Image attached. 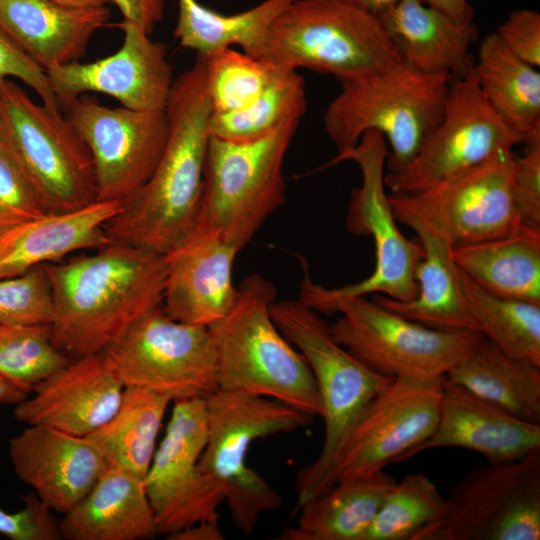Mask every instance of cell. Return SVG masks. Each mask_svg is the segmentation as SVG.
Masks as SVG:
<instances>
[{
    "label": "cell",
    "mask_w": 540,
    "mask_h": 540,
    "mask_svg": "<svg viewBox=\"0 0 540 540\" xmlns=\"http://www.w3.org/2000/svg\"><path fill=\"white\" fill-rule=\"evenodd\" d=\"M44 268L53 343L70 359L105 351L163 301L166 256L140 247L111 242Z\"/></svg>",
    "instance_id": "cell-1"
},
{
    "label": "cell",
    "mask_w": 540,
    "mask_h": 540,
    "mask_svg": "<svg viewBox=\"0 0 540 540\" xmlns=\"http://www.w3.org/2000/svg\"><path fill=\"white\" fill-rule=\"evenodd\" d=\"M165 112L168 136L153 174L105 225L112 242L163 255L195 228L199 213L213 112L201 57L174 79Z\"/></svg>",
    "instance_id": "cell-2"
},
{
    "label": "cell",
    "mask_w": 540,
    "mask_h": 540,
    "mask_svg": "<svg viewBox=\"0 0 540 540\" xmlns=\"http://www.w3.org/2000/svg\"><path fill=\"white\" fill-rule=\"evenodd\" d=\"M276 293L263 276L248 275L229 313L209 327L218 389L276 399L321 417L322 403L311 368L271 317Z\"/></svg>",
    "instance_id": "cell-3"
},
{
    "label": "cell",
    "mask_w": 540,
    "mask_h": 540,
    "mask_svg": "<svg viewBox=\"0 0 540 540\" xmlns=\"http://www.w3.org/2000/svg\"><path fill=\"white\" fill-rule=\"evenodd\" d=\"M450 76L420 73L403 62L356 79L341 81V91L323 117L338 155L351 150L368 131L390 145V173L406 167L439 125Z\"/></svg>",
    "instance_id": "cell-4"
},
{
    "label": "cell",
    "mask_w": 540,
    "mask_h": 540,
    "mask_svg": "<svg viewBox=\"0 0 540 540\" xmlns=\"http://www.w3.org/2000/svg\"><path fill=\"white\" fill-rule=\"evenodd\" d=\"M270 314L309 364L323 408L321 451L299 472L296 481L301 506L334 486L335 466L347 437L369 402L393 378L372 371L337 343L330 325L300 300H275Z\"/></svg>",
    "instance_id": "cell-5"
},
{
    "label": "cell",
    "mask_w": 540,
    "mask_h": 540,
    "mask_svg": "<svg viewBox=\"0 0 540 540\" xmlns=\"http://www.w3.org/2000/svg\"><path fill=\"white\" fill-rule=\"evenodd\" d=\"M258 58L274 69L305 68L339 82L402 62L379 15L358 0H294L271 24Z\"/></svg>",
    "instance_id": "cell-6"
},
{
    "label": "cell",
    "mask_w": 540,
    "mask_h": 540,
    "mask_svg": "<svg viewBox=\"0 0 540 540\" xmlns=\"http://www.w3.org/2000/svg\"><path fill=\"white\" fill-rule=\"evenodd\" d=\"M388 154L385 137L380 132L368 131L351 150L329 163L336 165L351 160L360 168L362 181L351 193L346 228L352 234L372 238L375 266L357 283L327 288L311 279L307 261L300 257L303 275L298 300L319 314L325 315L334 301L344 297L380 294L408 302L417 295L415 269L424 251L420 242L406 238L397 226L385 193L384 167Z\"/></svg>",
    "instance_id": "cell-7"
},
{
    "label": "cell",
    "mask_w": 540,
    "mask_h": 540,
    "mask_svg": "<svg viewBox=\"0 0 540 540\" xmlns=\"http://www.w3.org/2000/svg\"><path fill=\"white\" fill-rule=\"evenodd\" d=\"M206 411L208 434L200 469L224 489L233 524L249 535L262 513L282 505L280 494L247 465L251 444L295 432L314 417L276 399L219 389L206 398Z\"/></svg>",
    "instance_id": "cell-8"
},
{
    "label": "cell",
    "mask_w": 540,
    "mask_h": 540,
    "mask_svg": "<svg viewBox=\"0 0 540 540\" xmlns=\"http://www.w3.org/2000/svg\"><path fill=\"white\" fill-rule=\"evenodd\" d=\"M4 151L47 214L97 201L91 152L62 111L34 102L9 79H0Z\"/></svg>",
    "instance_id": "cell-9"
},
{
    "label": "cell",
    "mask_w": 540,
    "mask_h": 540,
    "mask_svg": "<svg viewBox=\"0 0 540 540\" xmlns=\"http://www.w3.org/2000/svg\"><path fill=\"white\" fill-rule=\"evenodd\" d=\"M302 117L248 141L210 137L196 226L218 231L239 250L286 202L283 163Z\"/></svg>",
    "instance_id": "cell-10"
},
{
    "label": "cell",
    "mask_w": 540,
    "mask_h": 540,
    "mask_svg": "<svg viewBox=\"0 0 540 540\" xmlns=\"http://www.w3.org/2000/svg\"><path fill=\"white\" fill-rule=\"evenodd\" d=\"M337 343L372 371L390 378L445 376L482 340L479 332L443 331L394 313L365 296L334 301L325 315Z\"/></svg>",
    "instance_id": "cell-11"
},
{
    "label": "cell",
    "mask_w": 540,
    "mask_h": 540,
    "mask_svg": "<svg viewBox=\"0 0 540 540\" xmlns=\"http://www.w3.org/2000/svg\"><path fill=\"white\" fill-rule=\"evenodd\" d=\"M516 157L505 150L480 165L425 190L388 195L397 221L421 226L453 247L516 233L512 197Z\"/></svg>",
    "instance_id": "cell-12"
},
{
    "label": "cell",
    "mask_w": 540,
    "mask_h": 540,
    "mask_svg": "<svg viewBox=\"0 0 540 540\" xmlns=\"http://www.w3.org/2000/svg\"><path fill=\"white\" fill-rule=\"evenodd\" d=\"M446 501V517L412 540H539L540 448L470 471Z\"/></svg>",
    "instance_id": "cell-13"
},
{
    "label": "cell",
    "mask_w": 540,
    "mask_h": 540,
    "mask_svg": "<svg viewBox=\"0 0 540 540\" xmlns=\"http://www.w3.org/2000/svg\"><path fill=\"white\" fill-rule=\"evenodd\" d=\"M105 352L125 387L146 389L171 402L206 399L218 390L210 328L175 320L162 304Z\"/></svg>",
    "instance_id": "cell-14"
},
{
    "label": "cell",
    "mask_w": 540,
    "mask_h": 540,
    "mask_svg": "<svg viewBox=\"0 0 540 540\" xmlns=\"http://www.w3.org/2000/svg\"><path fill=\"white\" fill-rule=\"evenodd\" d=\"M473 66L450 76L443 117L415 158L400 171L385 174V187L392 193L425 190L524 143L486 100Z\"/></svg>",
    "instance_id": "cell-15"
},
{
    "label": "cell",
    "mask_w": 540,
    "mask_h": 540,
    "mask_svg": "<svg viewBox=\"0 0 540 540\" xmlns=\"http://www.w3.org/2000/svg\"><path fill=\"white\" fill-rule=\"evenodd\" d=\"M164 437L144 477L159 535L218 521L224 489L199 466L207 442L206 399L173 402Z\"/></svg>",
    "instance_id": "cell-16"
},
{
    "label": "cell",
    "mask_w": 540,
    "mask_h": 540,
    "mask_svg": "<svg viewBox=\"0 0 540 540\" xmlns=\"http://www.w3.org/2000/svg\"><path fill=\"white\" fill-rule=\"evenodd\" d=\"M62 111L91 152L98 201L122 203L149 180L167 141L165 110L111 108L79 97Z\"/></svg>",
    "instance_id": "cell-17"
},
{
    "label": "cell",
    "mask_w": 540,
    "mask_h": 540,
    "mask_svg": "<svg viewBox=\"0 0 540 540\" xmlns=\"http://www.w3.org/2000/svg\"><path fill=\"white\" fill-rule=\"evenodd\" d=\"M443 379H391L347 437L335 466L334 485L397 463L428 439L438 423Z\"/></svg>",
    "instance_id": "cell-18"
},
{
    "label": "cell",
    "mask_w": 540,
    "mask_h": 540,
    "mask_svg": "<svg viewBox=\"0 0 540 540\" xmlns=\"http://www.w3.org/2000/svg\"><path fill=\"white\" fill-rule=\"evenodd\" d=\"M116 26L123 42L112 55L46 71L61 109L82 94L95 92L115 98L125 108L165 110L174 82L166 46L132 21L123 19Z\"/></svg>",
    "instance_id": "cell-19"
},
{
    "label": "cell",
    "mask_w": 540,
    "mask_h": 540,
    "mask_svg": "<svg viewBox=\"0 0 540 540\" xmlns=\"http://www.w3.org/2000/svg\"><path fill=\"white\" fill-rule=\"evenodd\" d=\"M125 386L105 351L71 359L15 405L14 418L88 437L116 412Z\"/></svg>",
    "instance_id": "cell-20"
},
{
    "label": "cell",
    "mask_w": 540,
    "mask_h": 540,
    "mask_svg": "<svg viewBox=\"0 0 540 540\" xmlns=\"http://www.w3.org/2000/svg\"><path fill=\"white\" fill-rule=\"evenodd\" d=\"M239 249L218 231L195 228L166 256L162 306L173 319L211 327L238 296L233 264Z\"/></svg>",
    "instance_id": "cell-21"
},
{
    "label": "cell",
    "mask_w": 540,
    "mask_h": 540,
    "mask_svg": "<svg viewBox=\"0 0 540 540\" xmlns=\"http://www.w3.org/2000/svg\"><path fill=\"white\" fill-rule=\"evenodd\" d=\"M17 478L52 512L68 513L92 489L107 460L89 438L28 425L9 440Z\"/></svg>",
    "instance_id": "cell-22"
},
{
    "label": "cell",
    "mask_w": 540,
    "mask_h": 540,
    "mask_svg": "<svg viewBox=\"0 0 540 540\" xmlns=\"http://www.w3.org/2000/svg\"><path fill=\"white\" fill-rule=\"evenodd\" d=\"M451 447L475 451L489 464L510 463L540 448V425L513 416L444 376L434 432L398 462L427 450Z\"/></svg>",
    "instance_id": "cell-23"
},
{
    "label": "cell",
    "mask_w": 540,
    "mask_h": 540,
    "mask_svg": "<svg viewBox=\"0 0 540 540\" xmlns=\"http://www.w3.org/2000/svg\"><path fill=\"white\" fill-rule=\"evenodd\" d=\"M109 15L106 6L71 8L51 0H0V28L45 71L78 62Z\"/></svg>",
    "instance_id": "cell-24"
},
{
    "label": "cell",
    "mask_w": 540,
    "mask_h": 540,
    "mask_svg": "<svg viewBox=\"0 0 540 540\" xmlns=\"http://www.w3.org/2000/svg\"><path fill=\"white\" fill-rule=\"evenodd\" d=\"M379 17L402 62L420 73L459 76L474 63L473 20H458L421 0H398Z\"/></svg>",
    "instance_id": "cell-25"
},
{
    "label": "cell",
    "mask_w": 540,
    "mask_h": 540,
    "mask_svg": "<svg viewBox=\"0 0 540 540\" xmlns=\"http://www.w3.org/2000/svg\"><path fill=\"white\" fill-rule=\"evenodd\" d=\"M117 201H95L77 210L44 214L0 237V279L21 275L38 265L112 241L106 223L119 211Z\"/></svg>",
    "instance_id": "cell-26"
},
{
    "label": "cell",
    "mask_w": 540,
    "mask_h": 540,
    "mask_svg": "<svg viewBox=\"0 0 540 540\" xmlns=\"http://www.w3.org/2000/svg\"><path fill=\"white\" fill-rule=\"evenodd\" d=\"M65 540H144L158 536L144 478L107 462L88 494L58 523Z\"/></svg>",
    "instance_id": "cell-27"
},
{
    "label": "cell",
    "mask_w": 540,
    "mask_h": 540,
    "mask_svg": "<svg viewBox=\"0 0 540 540\" xmlns=\"http://www.w3.org/2000/svg\"><path fill=\"white\" fill-rule=\"evenodd\" d=\"M410 228L418 235L424 251L415 269L416 297L402 302L376 294L373 300L432 329L478 332L465 300L461 271L452 254L453 245L421 226L412 225Z\"/></svg>",
    "instance_id": "cell-28"
},
{
    "label": "cell",
    "mask_w": 540,
    "mask_h": 540,
    "mask_svg": "<svg viewBox=\"0 0 540 540\" xmlns=\"http://www.w3.org/2000/svg\"><path fill=\"white\" fill-rule=\"evenodd\" d=\"M474 75L504 124L524 140L540 142V72L515 56L496 32L480 42Z\"/></svg>",
    "instance_id": "cell-29"
},
{
    "label": "cell",
    "mask_w": 540,
    "mask_h": 540,
    "mask_svg": "<svg viewBox=\"0 0 540 540\" xmlns=\"http://www.w3.org/2000/svg\"><path fill=\"white\" fill-rule=\"evenodd\" d=\"M396 480L383 469L335 484L301 507L280 540H362Z\"/></svg>",
    "instance_id": "cell-30"
},
{
    "label": "cell",
    "mask_w": 540,
    "mask_h": 540,
    "mask_svg": "<svg viewBox=\"0 0 540 540\" xmlns=\"http://www.w3.org/2000/svg\"><path fill=\"white\" fill-rule=\"evenodd\" d=\"M446 379L524 421L540 425V366L482 340Z\"/></svg>",
    "instance_id": "cell-31"
},
{
    "label": "cell",
    "mask_w": 540,
    "mask_h": 540,
    "mask_svg": "<svg viewBox=\"0 0 540 540\" xmlns=\"http://www.w3.org/2000/svg\"><path fill=\"white\" fill-rule=\"evenodd\" d=\"M460 271L486 291L540 304V231L453 247Z\"/></svg>",
    "instance_id": "cell-32"
},
{
    "label": "cell",
    "mask_w": 540,
    "mask_h": 540,
    "mask_svg": "<svg viewBox=\"0 0 540 540\" xmlns=\"http://www.w3.org/2000/svg\"><path fill=\"white\" fill-rule=\"evenodd\" d=\"M294 0H264L235 14H223L197 0H178L174 36L197 55L239 46L259 57L267 32L276 17Z\"/></svg>",
    "instance_id": "cell-33"
},
{
    "label": "cell",
    "mask_w": 540,
    "mask_h": 540,
    "mask_svg": "<svg viewBox=\"0 0 540 540\" xmlns=\"http://www.w3.org/2000/svg\"><path fill=\"white\" fill-rule=\"evenodd\" d=\"M170 402L168 397L149 390L125 387L116 412L88 437L107 462L144 478Z\"/></svg>",
    "instance_id": "cell-34"
},
{
    "label": "cell",
    "mask_w": 540,
    "mask_h": 540,
    "mask_svg": "<svg viewBox=\"0 0 540 540\" xmlns=\"http://www.w3.org/2000/svg\"><path fill=\"white\" fill-rule=\"evenodd\" d=\"M477 331L504 352L540 366V304L492 294L461 272Z\"/></svg>",
    "instance_id": "cell-35"
},
{
    "label": "cell",
    "mask_w": 540,
    "mask_h": 540,
    "mask_svg": "<svg viewBox=\"0 0 540 540\" xmlns=\"http://www.w3.org/2000/svg\"><path fill=\"white\" fill-rule=\"evenodd\" d=\"M274 69V68H273ZM306 111L305 82L297 70L274 69L260 95L246 107L211 115L212 137L248 141L263 137Z\"/></svg>",
    "instance_id": "cell-36"
},
{
    "label": "cell",
    "mask_w": 540,
    "mask_h": 540,
    "mask_svg": "<svg viewBox=\"0 0 540 540\" xmlns=\"http://www.w3.org/2000/svg\"><path fill=\"white\" fill-rule=\"evenodd\" d=\"M446 515V498L435 483L423 473L410 474L387 493L362 540H412Z\"/></svg>",
    "instance_id": "cell-37"
},
{
    "label": "cell",
    "mask_w": 540,
    "mask_h": 540,
    "mask_svg": "<svg viewBox=\"0 0 540 540\" xmlns=\"http://www.w3.org/2000/svg\"><path fill=\"white\" fill-rule=\"evenodd\" d=\"M70 360L53 343L50 324H0V377L27 394Z\"/></svg>",
    "instance_id": "cell-38"
},
{
    "label": "cell",
    "mask_w": 540,
    "mask_h": 540,
    "mask_svg": "<svg viewBox=\"0 0 540 540\" xmlns=\"http://www.w3.org/2000/svg\"><path fill=\"white\" fill-rule=\"evenodd\" d=\"M197 56L204 63L213 113L232 112L249 105L264 90L274 70L262 59L233 47Z\"/></svg>",
    "instance_id": "cell-39"
},
{
    "label": "cell",
    "mask_w": 540,
    "mask_h": 540,
    "mask_svg": "<svg viewBox=\"0 0 540 540\" xmlns=\"http://www.w3.org/2000/svg\"><path fill=\"white\" fill-rule=\"evenodd\" d=\"M53 298L44 265L0 279V324H51Z\"/></svg>",
    "instance_id": "cell-40"
},
{
    "label": "cell",
    "mask_w": 540,
    "mask_h": 540,
    "mask_svg": "<svg viewBox=\"0 0 540 540\" xmlns=\"http://www.w3.org/2000/svg\"><path fill=\"white\" fill-rule=\"evenodd\" d=\"M47 214L11 158L0 149V237Z\"/></svg>",
    "instance_id": "cell-41"
},
{
    "label": "cell",
    "mask_w": 540,
    "mask_h": 540,
    "mask_svg": "<svg viewBox=\"0 0 540 540\" xmlns=\"http://www.w3.org/2000/svg\"><path fill=\"white\" fill-rule=\"evenodd\" d=\"M516 158L512 177L514 209L522 229L540 231V142Z\"/></svg>",
    "instance_id": "cell-42"
},
{
    "label": "cell",
    "mask_w": 540,
    "mask_h": 540,
    "mask_svg": "<svg viewBox=\"0 0 540 540\" xmlns=\"http://www.w3.org/2000/svg\"><path fill=\"white\" fill-rule=\"evenodd\" d=\"M24 507L16 512L0 508V534L11 540L60 539L53 512L34 493L22 497Z\"/></svg>",
    "instance_id": "cell-43"
},
{
    "label": "cell",
    "mask_w": 540,
    "mask_h": 540,
    "mask_svg": "<svg viewBox=\"0 0 540 540\" xmlns=\"http://www.w3.org/2000/svg\"><path fill=\"white\" fill-rule=\"evenodd\" d=\"M9 77L29 86L49 109L62 111L46 71L0 28V79Z\"/></svg>",
    "instance_id": "cell-44"
},
{
    "label": "cell",
    "mask_w": 540,
    "mask_h": 540,
    "mask_svg": "<svg viewBox=\"0 0 540 540\" xmlns=\"http://www.w3.org/2000/svg\"><path fill=\"white\" fill-rule=\"evenodd\" d=\"M503 44L519 59L539 69L540 67V13L519 9L495 31Z\"/></svg>",
    "instance_id": "cell-45"
},
{
    "label": "cell",
    "mask_w": 540,
    "mask_h": 540,
    "mask_svg": "<svg viewBox=\"0 0 540 540\" xmlns=\"http://www.w3.org/2000/svg\"><path fill=\"white\" fill-rule=\"evenodd\" d=\"M120 10L125 20L140 25L149 34L162 19L165 0H108Z\"/></svg>",
    "instance_id": "cell-46"
},
{
    "label": "cell",
    "mask_w": 540,
    "mask_h": 540,
    "mask_svg": "<svg viewBox=\"0 0 540 540\" xmlns=\"http://www.w3.org/2000/svg\"><path fill=\"white\" fill-rule=\"evenodd\" d=\"M167 540H223L224 534L218 521L195 523L165 537Z\"/></svg>",
    "instance_id": "cell-47"
},
{
    "label": "cell",
    "mask_w": 540,
    "mask_h": 540,
    "mask_svg": "<svg viewBox=\"0 0 540 540\" xmlns=\"http://www.w3.org/2000/svg\"><path fill=\"white\" fill-rule=\"evenodd\" d=\"M423 3L439 9L462 21H472L474 10L468 0H421Z\"/></svg>",
    "instance_id": "cell-48"
},
{
    "label": "cell",
    "mask_w": 540,
    "mask_h": 540,
    "mask_svg": "<svg viewBox=\"0 0 540 540\" xmlns=\"http://www.w3.org/2000/svg\"><path fill=\"white\" fill-rule=\"evenodd\" d=\"M29 394L16 385L0 377V404H14L23 401Z\"/></svg>",
    "instance_id": "cell-49"
},
{
    "label": "cell",
    "mask_w": 540,
    "mask_h": 540,
    "mask_svg": "<svg viewBox=\"0 0 540 540\" xmlns=\"http://www.w3.org/2000/svg\"><path fill=\"white\" fill-rule=\"evenodd\" d=\"M71 8H95L105 6L108 0H51Z\"/></svg>",
    "instance_id": "cell-50"
},
{
    "label": "cell",
    "mask_w": 540,
    "mask_h": 540,
    "mask_svg": "<svg viewBox=\"0 0 540 540\" xmlns=\"http://www.w3.org/2000/svg\"><path fill=\"white\" fill-rule=\"evenodd\" d=\"M362 5L371 10L377 15H381L383 12L393 6L398 0H358Z\"/></svg>",
    "instance_id": "cell-51"
},
{
    "label": "cell",
    "mask_w": 540,
    "mask_h": 540,
    "mask_svg": "<svg viewBox=\"0 0 540 540\" xmlns=\"http://www.w3.org/2000/svg\"><path fill=\"white\" fill-rule=\"evenodd\" d=\"M0 149L4 151V132H3V123H2L1 115H0Z\"/></svg>",
    "instance_id": "cell-52"
}]
</instances>
